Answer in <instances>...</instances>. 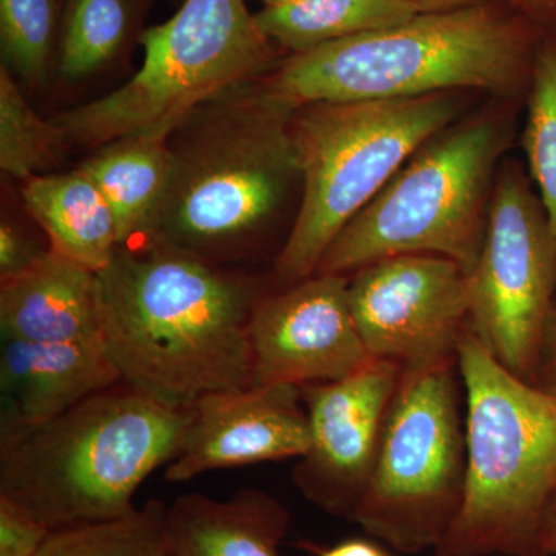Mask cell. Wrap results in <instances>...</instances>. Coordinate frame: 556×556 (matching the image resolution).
<instances>
[{
    "mask_svg": "<svg viewBox=\"0 0 556 556\" xmlns=\"http://www.w3.org/2000/svg\"><path fill=\"white\" fill-rule=\"evenodd\" d=\"M139 243L98 273L102 343L121 382L174 409L251 387L255 285L169 244Z\"/></svg>",
    "mask_w": 556,
    "mask_h": 556,
    "instance_id": "1",
    "label": "cell"
},
{
    "mask_svg": "<svg viewBox=\"0 0 556 556\" xmlns=\"http://www.w3.org/2000/svg\"><path fill=\"white\" fill-rule=\"evenodd\" d=\"M543 31L493 2L412 20L289 54L258 84L292 108L481 90L527 98Z\"/></svg>",
    "mask_w": 556,
    "mask_h": 556,
    "instance_id": "2",
    "label": "cell"
},
{
    "mask_svg": "<svg viewBox=\"0 0 556 556\" xmlns=\"http://www.w3.org/2000/svg\"><path fill=\"white\" fill-rule=\"evenodd\" d=\"M190 408L124 382L39 426L0 431V497L50 532L126 517L139 485L181 452Z\"/></svg>",
    "mask_w": 556,
    "mask_h": 556,
    "instance_id": "3",
    "label": "cell"
},
{
    "mask_svg": "<svg viewBox=\"0 0 556 556\" xmlns=\"http://www.w3.org/2000/svg\"><path fill=\"white\" fill-rule=\"evenodd\" d=\"M295 110L258 80L197 110L148 240L217 263L262 239L300 185Z\"/></svg>",
    "mask_w": 556,
    "mask_h": 556,
    "instance_id": "4",
    "label": "cell"
},
{
    "mask_svg": "<svg viewBox=\"0 0 556 556\" xmlns=\"http://www.w3.org/2000/svg\"><path fill=\"white\" fill-rule=\"evenodd\" d=\"M463 504L437 556H546L540 526L556 492V394L504 368L467 329Z\"/></svg>",
    "mask_w": 556,
    "mask_h": 556,
    "instance_id": "5",
    "label": "cell"
},
{
    "mask_svg": "<svg viewBox=\"0 0 556 556\" xmlns=\"http://www.w3.org/2000/svg\"><path fill=\"white\" fill-rule=\"evenodd\" d=\"M510 138L508 112L493 108L439 131L340 230L316 274L351 276L401 255H438L470 274Z\"/></svg>",
    "mask_w": 556,
    "mask_h": 556,
    "instance_id": "6",
    "label": "cell"
},
{
    "mask_svg": "<svg viewBox=\"0 0 556 556\" xmlns=\"http://www.w3.org/2000/svg\"><path fill=\"white\" fill-rule=\"evenodd\" d=\"M460 91L407 100L317 102L295 110L298 214L276 260L281 288L316 274L325 252L413 155L456 123Z\"/></svg>",
    "mask_w": 556,
    "mask_h": 556,
    "instance_id": "7",
    "label": "cell"
},
{
    "mask_svg": "<svg viewBox=\"0 0 556 556\" xmlns=\"http://www.w3.org/2000/svg\"><path fill=\"white\" fill-rule=\"evenodd\" d=\"M138 42L144 58L134 78L51 119L65 146L97 149L138 134L172 138L197 110L280 64L244 0H185Z\"/></svg>",
    "mask_w": 556,
    "mask_h": 556,
    "instance_id": "8",
    "label": "cell"
},
{
    "mask_svg": "<svg viewBox=\"0 0 556 556\" xmlns=\"http://www.w3.org/2000/svg\"><path fill=\"white\" fill-rule=\"evenodd\" d=\"M457 361L402 369L353 522L402 554L437 551L466 486Z\"/></svg>",
    "mask_w": 556,
    "mask_h": 556,
    "instance_id": "9",
    "label": "cell"
},
{
    "mask_svg": "<svg viewBox=\"0 0 556 556\" xmlns=\"http://www.w3.org/2000/svg\"><path fill=\"white\" fill-rule=\"evenodd\" d=\"M555 303L554 230L529 174L508 160L470 273L468 328L504 368L533 382Z\"/></svg>",
    "mask_w": 556,
    "mask_h": 556,
    "instance_id": "10",
    "label": "cell"
},
{
    "mask_svg": "<svg viewBox=\"0 0 556 556\" xmlns=\"http://www.w3.org/2000/svg\"><path fill=\"white\" fill-rule=\"evenodd\" d=\"M351 313L369 356L402 369L457 361L468 329L470 274L438 255L379 260L351 274Z\"/></svg>",
    "mask_w": 556,
    "mask_h": 556,
    "instance_id": "11",
    "label": "cell"
},
{
    "mask_svg": "<svg viewBox=\"0 0 556 556\" xmlns=\"http://www.w3.org/2000/svg\"><path fill=\"white\" fill-rule=\"evenodd\" d=\"M350 276L314 274L260 299L249 327L251 387L334 382L372 357L348 298Z\"/></svg>",
    "mask_w": 556,
    "mask_h": 556,
    "instance_id": "12",
    "label": "cell"
},
{
    "mask_svg": "<svg viewBox=\"0 0 556 556\" xmlns=\"http://www.w3.org/2000/svg\"><path fill=\"white\" fill-rule=\"evenodd\" d=\"M401 375L394 362L372 358L345 379L302 387L311 445L292 479L332 517L353 521Z\"/></svg>",
    "mask_w": 556,
    "mask_h": 556,
    "instance_id": "13",
    "label": "cell"
},
{
    "mask_svg": "<svg viewBox=\"0 0 556 556\" xmlns=\"http://www.w3.org/2000/svg\"><path fill=\"white\" fill-rule=\"evenodd\" d=\"M311 445L302 388L248 387L201 397L190 407L181 452L164 478L185 482L206 471L302 457Z\"/></svg>",
    "mask_w": 556,
    "mask_h": 556,
    "instance_id": "14",
    "label": "cell"
},
{
    "mask_svg": "<svg viewBox=\"0 0 556 556\" xmlns=\"http://www.w3.org/2000/svg\"><path fill=\"white\" fill-rule=\"evenodd\" d=\"M119 382L102 340L36 343L2 338L0 431L49 422Z\"/></svg>",
    "mask_w": 556,
    "mask_h": 556,
    "instance_id": "15",
    "label": "cell"
},
{
    "mask_svg": "<svg viewBox=\"0 0 556 556\" xmlns=\"http://www.w3.org/2000/svg\"><path fill=\"white\" fill-rule=\"evenodd\" d=\"M0 329L2 338L36 343L102 340L100 276L47 249L0 281Z\"/></svg>",
    "mask_w": 556,
    "mask_h": 556,
    "instance_id": "16",
    "label": "cell"
},
{
    "mask_svg": "<svg viewBox=\"0 0 556 556\" xmlns=\"http://www.w3.org/2000/svg\"><path fill=\"white\" fill-rule=\"evenodd\" d=\"M289 514L260 490H241L229 500L199 493L179 496L167 507L169 556H283Z\"/></svg>",
    "mask_w": 556,
    "mask_h": 556,
    "instance_id": "17",
    "label": "cell"
},
{
    "mask_svg": "<svg viewBox=\"0 0 556 556\" xmlns=\"http://www.w3.org/2000/svg\"><path fill=\"white\" fill-rule=\"evenodd\" d=\"M169 139L159 134L113 139L79 166L112 208L119 248L146 241L152 233L174 169Z\"/></svg>",
    "mask_w": 556,
    "mask_h": 556,
    "instance_id": "18",
    "label": "cell"
},
{
    "mask_svg": "<svg viewBox=\"0 0 556 556\" xmlns=\"http://www.w3.org/2000/svg\"><path fill=\"white\" fill-rule=\"evenodd\" d=\"M22 199L50 240L51 251L101 273L119 249L115 217L101 190L83 170L36 175Z\"/></svg>",
    "mask_w": 556,
    "mask_h": 556,
    "instance_id": "19",
    "label": "cell"
},
{
    "mask_svg": "<svg viewBox=\"0 0 556 556\" xmlns=\"http://www.w3.org/2000/svg\"><path fill=\"white\" fill-rule=\"evenodd\" d=\"M422 13L416 0H295L255 13L260 30L280 49L303 53Z\"/></svg>",
    "mask_w": 556,
    "mask_h": 556,
    "instance_id": "20",
    "label": "cell"
},
{
    "mask_svg": "<svg viewBox=\"0 0 556 556\" xmlns=\"http://www.w3.org/2000/svg\"><path fill=\"white\" fill-rule=\"evenodd\" d=\"M142 0H65L58 72L67 80L97 75L141 36Z\"/></svg>",
    "mask_w": 556,
    "mask_h": 556,
    "instance_id": "21",
    "label": "cell"
},
{
    "mask_svg": "<svg viewBox=\"0 0 556 556\" xmlns=\"http://www.w3.org/2000/svg\"><path fill=\"white\" fill-rule=\"evenodd\" d=\"M166 515L152 500L126 517L51 532L36 556H169Z\"/></svg>",
    "mask_w": 556,
    "mask_h": 556,
    "instance_id": "22",
    "label": "cell"
},
{
    "mask_svg": "<svg viewBox=\"0 0 556 556\" xmlns=\"http://www.w3.org/2000/svg\"><path fill=\"white\" fill-rule=\"evenodd\" d=\"M522 131L530 179L546 211L556 239V33L538 46Z\"/></svg>",
    "mask_w": 556,
    "mask_h": 556,
    "instance_id": "23",
    "label": "cell"
},
{
    "mask_svg": "<svg viewBox=\"0 0 556 556\" xmlns=\"http://www.w3.org/2000/svg\"><path fill=\"white\" fill-rule=\"evenodd\" d=\"M65 148L53 121L40 118L25 100L17 79L0 67V169L17 179L42 175Z\"/></svg>",
    "mask_w": 556,
    "mask_h": 556,
    "instance_id": "24",
    "label": "cell"
},
{
    "mask_svg": "<svg viewBox=\"0 0 556 556\" xmlns=\"http://www.w3.org/2000/svg\"><path fill=\"white\" fill-rule=\"evenodd\" d=\"M58 38V0H0L2 65L30 89L46 86Z\"/></svg>",
    "mask_w": 556,
    "mask_h": 556,
    "instance_id": "25",
    "label": "cell"
},
{
    "mask_svg": "<svg viewBox=\"0 0 556 556\" xmlns=\"http://www.w3.org/2000/svg\"><path fill=\"white\" fill-rule=\"evenodd\" d=\"M50 533L25 508L0 497V556H36Z\"/></svg>",
    "mask_w": 556,
    "mask_h": 556,
    "instance_id": "26",
    "label": "cell"
},
{
    "mask_svg": "<svg viewBox=\"0 0 556 556\" xmlns=\"http://www.w3.org/2000/svg\"><path fill=\"white\" fill-rule=\"evenodd\" d=\"M43 252L21 229L3 219L0 225V281L20 276Z\"/></svg>",
    "mask_w": 556,
    "mask_h": 556,
    "instance_id": "27",
    "label": "cell"
},
{
    "mask_svg": "<svg viewBox=\"0 0 556 556\" xmlns=\"http://www.w3.org/2000/svg\"><path fill=\"white\" fill-rule=\"evenodd\" d=\"M533 383L556 394V303L548 318Z\"/></svg>",
    "mask_w": 556,
    "mask_h": 556,
    "instance_id": "28",
    "label": "cell"
},
{
    "mask_svg": "<svg viewBox=\"0 0 556 556\" xmlns=\"http://www.w3.org/2000/svg\"><path fill=\"white\" fill-rule=\"evenodd\" d=\"M298 547L314 556H390L378 544L362 538L342 541L334 546H321V544L300 541Z\"/></svg>",
    "mask_w": 556,
    "mask_h": 556,
    "instance_id": "29",
    "label": "cell"
},
{
    "mask_svg": "<svg viewBox=\"0 0 556 556\" xmlns=\"http://www.w3.org/2000/svg\"><path fill=\"white\" fill-rule=\"evenodd\" d=\"M515 3L541 30L548 28V33H556V0H515Z\"/></svg>",
    "mask_w": 556,
    "mask_h": 556,
    "instance_id": "30",
    "label": "cell"
},
{
    "mask_svg": "<svg viewBox=\"0 0 556 556\" xmlns=\"http://www.w3.org/2000/svg\"><path fill=\"white\" fill-rule=\"evenodd\" d=\"M540 547L546 556H556V492L548 501L540 526Z\"/></svg>",
    "mask_w": 556,
    "mask_h": 556,
    "instance_id": "31",
    "label": "cell"
},
{
    "mask_svg": "<svg viewBox=\"0 0 556 556\" xmlns=\"http://www.w3.org/2000/svg\"><path fill=\"white\" fill-rule=\"evenodd\" d=\"M420 10L430 13V11H447L464 9V7L479 5V3L493 2V0H416ZM515 3V0H511Z\"/></svg>",
    "mask_w": 556,
    "mask_h": 556,
    "instance_id": "32",
    "label": "cell"
},
{
    "mask_svg": "<svg viewBox=\"0 0 556 556\" xmlns=\"http://www.w3.org/2000/svg\"><path fill=\"white\" fill-rule=\"evenodd\" d=\"M265 5V9H274V7L288 5V3L295 2V0H260Z\"/></svg>",
    "mask_w": 556,
    "mask_h": 556,
    "instance_id": "33",
    "label": "cell"
}]
</instances>
